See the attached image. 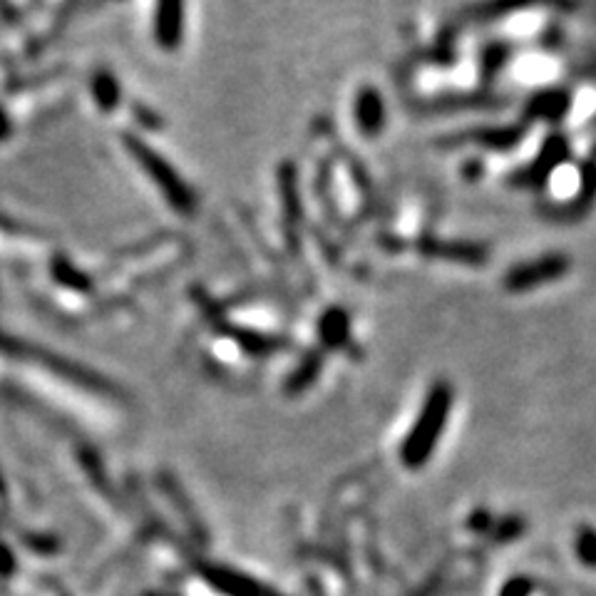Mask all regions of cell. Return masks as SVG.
Instances as JSON below:
<instances>
[{
  "label": "cell",
  "mask_w": 596,
  "mask_h": 596,
  "mask_svg": "<svg viewBox=\"0 0 596 596\" xmlns=\"http://www.w3.org/2000/svg\"><path fill=\"white\" fill-rule=\"evenodd\" d=\"M452 408V388L450 383L440 380L430 388L428 398H425L423 410H420L418 420H415L413 430L405 438L403 450H400V457H403L405 467L410 470H418L433 455L435 445L440 443V435H443L447 418H450Z\"/></svg>",
  "instance_id": "obj_1"
},
{
  "label": "cell",
  "mask_w": 596,
  "mask_h": 596,
  "mask_svg": "<svg viewBox=\"0 0 596 596\" xmlns=\"http://www.w3.org/2000/svg\"><path fill=\"white\" fill-rule=\"evenodd\" d=\"M572 157V145H569V137L564 132H552L547 140L542 142V149L534 157V162H529L527 167H522L520 172H515L510 177L512 187L529 189V192H542L549 184L552 174L557 172L559 167L569 162Z\"/></svg>",
  "instance_id": "obj_2"
},
{
  "label": "cell",
  "mask_w": 596,
  "mask_h": 596,
  "mask_svg": "<svg viewBox=\"0 0 596 596\" xmlns=\"http://www.w3.org/2000/svg\"><path fill=\"white\" fill-rule=\"evenodd\" d=\"M572 269V259L567 254H544L539 259L524 261V264L512 266L505 274V291L510 294H524V291L542 289V286L554 284L564 279Z\"/></svg>",
  "instance_id": "obj_3"
},
{
  "label": "cell",
  "mask_w": 596,
  "mask_h": 596,
  "mask_svg": "<svg viewBox=\"0 0 596 596\" xmlns=\"http://www.w3.org/2000/svg\"><path fill=\"white\" fill-rule=\"evenodd\" d=\"M596 204V159H587L579 164V192L574 194L572 202L562 207L547 209L549 222H582Z\"/></svg>",
  "instance_id": "obj_4"
},
{
  "label": "cell",
  "mask_w": 596,
  "mask_h": 596,
  "mask_svg": "<svg viewBox=\"0 0 596 596\" xmlns=\"http://www.w3.org/2000/svg\"><path fill=\"white\" fill-rule=\"evenodd\" d=\"M527 137V125H502V127H477L462 135L452 137V145H475L490 152H510L520 147Z\"/></svg>",
  "instance_id": "obj_5"
},
{
  "label": "cell",
  "mask_w": 596,
  "mask_h": 596,
  "mask_svg": "<svg viewBox=\"0 0 596 596\" xmlns=\"http://www.w3.org/2000/svg\"><path fill=\"white\" fill-rule=\"evenodd\" d=\"M572 110V92L564 87H552L529 97L524 107V120L539 122H562L567 112Z\"/></svg>",
  "instance_id": "obj_6"
},
{
  "label": "cell",
  "mask_w": 596,
  "mask_h": 596,
  "mask_svg": "<svg viewBox=\"0 0 596 596\" xmlns=\"http://www.w3.org/2000/svg\"><path fill=\"white\" fill-rule=\"evenodd\" d=\"M423 251L428 256H438V259L455 261V264H465V266H485L487 259H490L487 246L475 244V241L430 239V241H423Z\"/></svg>",
  "instance_id": "obj_7"
},
{
  "label": "cell",
  "mask_w": 596,
  "mask_h": 596,
  "mask_svg": "<svg viewBox=\"0 0 596 596\" xmlns=\"http://www.w3.org/2000/svg\"><path fill=\"white\" fill-rule=\"evenodd\" d=\"M542 3H557V0H485V3L467 10V18H470L472 23H492V20L505 18V15L517 13V10H527L532 8V5Z\"/></svg>",
  "instance_id": "obj_8"
},
{
  "label": "cell",
  "mask_w": 596,
  "mask_h": 596,
  "mask_svg": "<svg viewBox=\"0 0 596 596\" xmlns=\"http://www.w3.org/2000/svg\"><path fill=\"white\" fill-rule=\"evenodd\" d=\"M512 53H515V48H512L510 43H502V40H497V43H490L482 48L480 53V77L482 82H492L497 75L502 73V70L507 68V63L512 60Z\"/></svg>",
  "instance_id": "obj_9"
},
{
  "label": "cell",
  "mask_w": 596,
  "mask_h": 596,
  "mask_svg": "<svg viewBox=\"0 0 596 596\" xmlns=\"http://www.w3.org/2000/svg\"><path fill=\"white\" fill-rule=\"evenodd\" d=\"M524 529H527V520L520 515H510V517H502V520H495V524H492L490 529V537L495 539L497 544H507L520 539Z\"/></svg>",
  "instance_id": "obj_10"
},
{
  "label": "cell",
  "mask_w": 596,
  "mask_h": 596,
  "mask_svg": "<svg viewBox=\"0 0 596 596\" xmlns=\"http://www.w3.org/2000/svg\"><path fill=\"white\" fill-rule=\"evenodd\" d=\"M574 552L584 567L596 569V529L589 524H582L577 529V539H574Z\"/></svg>",
  "instance_id": "obj_11"
},
{
  "label": "cell",
  "mask_w": 596,
  "mask_h": 596,
  "mask_svg": "<svg viewBox=\"0 0 596 596\" xmlns=\"http://www.w3.org/2000/svg\"><path fill=\"white\" fill-rule=\"evenodd\" d=\"M361 120L368 132H375L383 127V105H380V95L368 92L361 102Z\"/></svg>",
  "instance_id": "obj_12"
},
{
  "label": "cell",
  "mask_w": 596,
  "mask_h": 596,
  "mask_svg": "<svg viewBox=\"0 0 596 596\" xmlns=\"http://www.w3.org/2000/svg\"><path fill=\"white\" fill-rule=\"evenodd\" d=\"M534 589H537V584L529 577H512L510 582L502 584L500 596H532Z\"/></svg>",
  "instance_id": "obj_13"
},
{
  "label": "cell",
  "mask_w": 596,
  "mask_h": 596,
  "mask_svg": "<svg viewBox=\"0 0 596 596\" xmlns=\"http://www.w3.org/2000/svg\"><path fill=\"white\" fill-rule=\"evenodd\" d=\"M467 524H470V529H475V532L490 534L492 524H495V517H492L487 510H475L470 515V522H467Z\"/></svg>",
  "instance_id": "obj_14"
},
{
  "label": "cell",
  "mask_w": 596,
  "mask_h": 596,
  "mask_svg": "<svg viewBox=\"0 0 596 596\" xmlns=\"http://www.w3.org/2000/svg\"><path fill=\"white\" fill-rule=\"evenodd\" d=\"M594 157H596V147H594Z\"/></svg>",
  "instance_id": "obj_15"
}]
</instances>
